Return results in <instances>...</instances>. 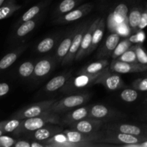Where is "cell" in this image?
<instances>
[{"label": "cell", "mask_w": 147, "mask_h": 147, "mask_svg": "<svg viewBox=\"0 0 147 147\" xmlns=\"http://www.w3.org/2000/svg\"><path fill=\"white\" fill-rule=\"evenodd\" d=\"M61 118L57 113H47L36 117L22 120L19 127L13 132L16 136L25 135L48 124H60Z\"/></svg>", "instance_id": "cell-1"}, {"label": "cell", "mask_w": 147, "mask_h": 147, "mask_svg": "<svg viewBox=\"0 0 147 147\" xmlns=\"http://www.w3.org/2000/svg\"><path fill=\"white\" fill-rule=\"evenodd\" d=\"M90 98V94L82 93L70 95L60 100H57L50 109V113H63L86 104Z\"/></svg>", "instance_id": "cell-2"}, {"label": "cell", "mask_w": 147, "mask_h": 147, "mask_svg": "<svg viewBox=\"0 0 147 147\" xmlns=\"http://www.w3.org/2000/svg\"><path fill=\"white\" fill-rule=\"evenodd\" d=\"M103 72L96 74L78 73L73 77L71 76L64 87L61 89V92L67 94H71V93H76L82 89L90 87L96 84V80Z\"/></svg>", "instance_id": "cell-3"}, {"label": "cell", "mask_w": 147, "mask_h": 147, "mask_svg": "<svg viewBox=\"0 0 147 147\" xmlns=\"http://www.w3.org/2000/svg\"><path fill=\"white\" fill-rule=\"evenodd\" d=\"M56 100H57L55 99L42 100V101L37 102V103L24 106L13 113L12 116H11V119L23 120V119H29V118L41 116L45 113H50V109Z\"/></svg>", "instance_id": "cell-4"}, {"label": "cell", "mask_w": 147, "mask_h": 147, "mask_svg": "<svg viewBox=\"0 0 147 147\" xmlns=\"http://www.w3.org/2000/svg\"><path fill=\"white\" fill-rule=\"evenodd\" d=\"M146 140H147L146 136H135V135L106 130V134L103 135L100 143L112 145V146L113 144L119 146V145L138 144Z\"/></svg>", "instance_id": "cell-5"}, {"label": "cell", "mask_w": 147, "mask_h": 147, "mask_svg": "<svg viewBox=\"0 0 147 147\" xmlns=\"http://www.w3.org/2000/svg\"><path fill=\"white\" fill-rule=\"evenodd\" d=\"M122 116H124V115L115 109L107 107L104 105L95 104L90 106L88 118L103 121L105 123V122L113 121L121 119Z\"/></svg>", "instance_id": "cell-6"}, {"label": "cell", "mask_w": 147, "mask_h": 147, "mask_svg": "<svg viewBox=\"0 0 147 147\" xmlns=\"http://www.w3.org/2000/svg\"><path fill=\"white\" fill-rule=\"evenodd\" d=\"M89 25L90 24L88 22H83L77 27V30H76V32L73 39L70 50L65 57L61 62V65L63 66L67 65L75 60L79 48L80 47V45H81L83 35L87 31Z\"/></svg>", "instance_id": "cell-7"}, {"label": "cell", "mask_w": 147, "mask_h": 147, "mask_svg": "<svg viewBox=\"0 0 147 147\" xmlns=\"http://www.w3.org/2000/svg\"><path fill=\"white\" fill-rule=\"evenodd\" d=\"M96 84H101L107 90L111 91L119 90L125 88V83L119 73L111 71L109 67L102 73L97 79Z\"/></svg>", "instance_id": "cell-8"}, {"label": "cell", "mask_w": 147, "mask_h": 147, "mask_svg": "<svg viewBox=\"0 0 147 147\" xmlns=\"http://www.w3.org/2000/svg\"><path fill=\"white\" fill-rule=\"evenodd\" d=\"M129 7L125 3H120L114 9L108 18V25L111 31L116 32L117 28L121 24L126 22L128 19Z\"/></svg>", "instance_id": "cell-9"}, {"label": "cell", "mask_w": 147, "mask_h": 147, "mask_svg": "<svg viewBox=\"0 0 147 147\" xmlns=\"http://www.w3.org/2000/svg\"><path fill=\"white\" fill-rule=\"evenodd\" d=\"M70 142L76 143H100L103 134L100 132L94 134L82 133L73 129L63 131Z\"/></svg>", "instance_id": "cell-10"}, {"label": "cell", "mask_w": 147, "mask_h": 147, "mask_svg": "<svg viewBox=\"0 0 147 147\" xmlns=\"http://www.w3.org/2000/svg\"><path fill=\"white\" fill-rule=\"evenodd\" d=\"M93 4L92 3H86L77 8H75L74 9L64 15L58 17L55 20V22L57 24H67V23L73 22L87 15L93 9Z\"/></svg>", "instance_id": "cell-11"}, {"label": "cell", "mask_w": 147, "mask_h": 147, "mask_svg": "<svg viewBox=\"0 0 147 147\" xmlns=\"http://www.w3.org/2000/svg\"><path fill=\"white\" fill-rule=\"evenodd\" d=\"M106 130L113 131L121 132L128 134L135 135V136H142L147 137V129H142L139 126L134 124L126 123H116L109 121L105 125Z\"/></svg>", "instance_id": "cell-12"}, {"label": "cell", "mask_w": 147, "mask_h": 147, "mask_svg": "<svg viewBox=\"0 0 147 147\" xmlns=\"http://www.w3.org/2000/svg\"><path fill=\"white\" fill-rule=\"evenodd\" d=\"M109 68L111 71L120 73H134L146 71L147 65L142 63H131L119 61L118 60H113L109 65Z\"/></svg>", "instance_id": "cell-13"}, {"label": "cell", "mask_w": 147, "mask_h": 147, "mask_svg": "<svg viewBox=\"0 0 147 147\" xmlns=\"http://www.w3.org/2000/svg\"><path fill=\"white\" fill-rule=\"evenodd\" d=\"M103 123L104 122L103 121L86 118V119L73 123L69 126H70V129L78 131L82 133L94 134L100 132Z\"/></svg>", "instance_id": "cell-14"}, {"label": "cell", "mask_w": 147, "mask_h": 147, "mask_svg": "<svg viewBox=\"0 0 147 147\" xmlns=\"http://www.w3.org/2000/svg\"><path fill=\"white\" fill-rule=\"evenodd\" d=\"M57 62L55 57H47L41 59L35 63L34 73L31 78L32 80H40L48 76L54 69Z\"/></svg>", "instance_id": "cell-15"}, {"label": "cell", "mask_w": 147, "mask_h": 147, "mask_svg": "<svg viewBox=\"0 0 147 147\" xmlns=\"http://www.w3.org/2000/svg\"><path fill=\"white\" fill-rule=\"evenodd\" d=\"M55 124H48L45 126L34 131L26 134L27 139L32 141H37V142H44L50 138L53 137L56 134L63 131V129L60 126H55Z\"/></svg>", "instance_id": "cell-16"}, {"label": "cell", "mask_w": 147, "mask_h": 147, "mask_svg": "<svg viewBox=\"0 0 147 147\" xmlns=\"http://www.w3.org/2000/svg\"><path fill=\"white\" fill-rule=\"evenodd\" d=\"M100 20V17H98L96 20H95L93 22L90 23V24L89 25L87 31L86 32V33L83 35V40H82L81 42V45H80V47L79 48L78 52L76 59H75L76 61H78V60H81L82 58L87 56V53L88 51L89 48H90V45H91L93 32H94L95 29L97 27Z\"/></svg>", "instance_id": "cell-17"}, {"label": "cell", "mask_w": 147, "mask_h": 147, "mask_svg": "<svg viewBox=\"0 0 147 147\" xmlns=\"http://www.w3.org/2000/svg\"><path fill=\"white\" fill-rule=\"evenodd\" d=\"M121 36L118 32H112L107 37L104 43L100 46L96 57L98 59H104L111 56L112 53L120 42Z\"/></svg>", "instance_id": "cell-18"}, {"label": "cell", "mask_w": 147, "mask_h": 147, "mask_svg": "<svg viewBox=\"0 0 147 147\" xmlns=\"http://www.w3.org/2000/svg\"><path fill=\"white\" fill-rule=\"evenodd\" d=\"M89 109L90 106H82L73 109L61 118L60 124L70 126L76 122L86 119L88 116Z\"/></svg>", "instance_id": "cell-19"}, {"label": "cell", "mask_w": 147, "mask_h": 147, "mask_svg": "<svg viewBox=\"0 0 147 147\" xmlns=\"http://www.w3.org/2000/svg\"><path fill=\"white\" fill-rule=\"evenodd\" d=\"M27 47V45H23L19 46L14 50H11L9 53L6 54L0 60V73L7 70L11 65H12L15 63V61H17L19 57L24 53Z\"/></svg>", "instance_id": "cell-20"}, {"label": "cell", "mask_w": 147, "mask_h": 147, "mask_svg": "<svg viewBox=\"0 0 147 147\" xmlns=\"http://www.w3.org/2000/svg\"><path fill=\"white\" fill-rule=\"evenodd\" d=\"M72 76L71 71L68 73L58 75L49 80L44 87V91L47 93H53L62 89Z\"/></svg>", "instance_id": "cell-21"}, {"label": "cell", "mask_w": 147, "mask_h": 147, "mask_svg": "<svg viewBox=\"0 0 147 147\" xmlns=\"http://www.w3.org/2000/svg\"><path fill=\"white\" fill-rule=\"evenodd\" d=\"M76 30H77V28L69 32L68 34H67L65 37L59 44L57 50H56L55 57L56 58V60H57V61L62 62V60L67 55L69 50H70L72 42H73V39L76 32Z\"/></svg>", "instance_id": "cell-22"}, {"label": "cell", "mask_w": 147, "mask_h": 147, "mask_svg": "<svg viewBox=\"0 0 147 147\" xmlns=\"http://www.w3.org/2000/svg\"><path fill=\"white\" fill-rule=\"evenodd\" d=\"M39 21V17L37 16L32 20H28L24 22H22L17 27V30L14 32L13 39L15 40H21L25 37L28 34H30L33 30L36 27Z\"/></svg>", "instance_id": "cell-23"}, {"label": "cell", "mask_w": 147, "mask_h": 147, "mask_svg": "<svg viewBox=\"0 0 147 147\" xmlns=\"http://www.w3.org/2000/svg\"><path fill=\"white\" fill-rule=\"evenodd\" d=\"M109 60L106 59H98L97 61L89 63L87 65L84 66L81 70H79L78 73H87V74H96L103 72L109 67Z\"/></svg>", "instance_id": "cell-24"}, {"label": "cell", "mask_w": 147, "mask_h": 147, "mask_svg": "<svg viewBox=\"0 0 147 147\" xmlns=\"http://www.w3.org/2000/svg\"><path fill=\"white\" fill-rule=\"evenodd\" d=\"M105 27H106V20H105L104 17H100V21H99L97 27L95 29L94 32H93L91 45H90V48L87 53V55H88L92 52L94 51L96 47L100 44L102 39H103V34H104Z\"/></svg>", "instance_id": "cell-25"}, {"label": "cell", "mask_w": 147, "mask_h": 147, "mask_svg": "<svg viewBox=\"0 0 147 147\" xmlns=\"http://www.w3.org/2000/svg\"><path fill=\"white\" fill-rule=\"evenodd\" d=\"M47 4V1H42V2L38 3L37 4H35V5L30 7V8L27 11H26L22 15V17L19 19L17 22L16 23L15 27H17V26H19L22 22H24L26 21H28V20H32V19L37 17V16H38V14L41 12L42 10L44 9V7H45V5Z\"/></svg>", "instance_id": "cell-26"}, {"label": "cell", "mask_w": 147, "mask_h": 147, "mask_svg": "<svg viewBox=\"0 0 147 147\" xmlns=\"http://www.w3.org/2000/svg\"><path fill=\"white\" fill-rule=\"evenodd\" d=\"M143 9V6H135L132 7L129 11V14H128V22L132 31L136 32L139 30V25Z\"/></svg>", "instance_id": "cell-27"}, {"label": "cell", "mask_w": 147, "mask_h": 147, "mask_svg": "<svg viewBox=\"0 0 147 147\" xmlns=\"http://www.w3.org/2000/svg\"><path fill=\"white\" fill-rule=\"evenodd\" d=\"M21 8L22 5L17 4L15 0H7L0 7V20L10 17Z\"/></svg>", "instance_id": "cell-28"}, {"label": "cell", "mask_w": 147, "mask_h": 147, "mask_svg": "<svg viewBox=\"0 0 147 147\" xmlns=\"http://www.w3.org/2000/svg\"><path fill=\"white\" fill-rule=\"evenodd\" d=\"M57 40H58V37H55V36H50V37H45L37 45L36 51L42 54L51 51L55 46Z\"/></svg>", "instance_id": "cell-29"}, {"label": "cell", "mask_w": 147, "mask_h": 147, "mask_svg": "<svg viewBox=\"0 0 147 147\" xmlns=\"http://www.w3.org/2000/svg\"><path fill=\"white\" fill-rule=\"evenodd\" d=\"M81 1V0H63L59 3L55 9V16L60 17L72 11L76 6Z\"/></svg>", "instance_id": "cell-30"}, {"label": "cell", "mask_w": 147, "mask_h": 147, "mask_svg": "<svg viewBox=\"0 0 147 147\" xmlns=\"http://www.w3.org/2000/svg\"><path fill=\"white\" fill-rule=\"evenodd\" d=\"M68 142L69 140L65 134L62 131L56 134L53 137L42 142L47 144L48 147H65Z\"/></svg>", "instance_id": "cell-31"}, {"label": "cell", "mask_w": 147, "mask_h": 147, "mask_svg": "<svg viewBox=\"0 0 147 147\" xmlns=\"http://www.w3.org/2000/svg\"><path fill=\"white\" fill-rule=\"evenodd\" d=\"M35 63L32 61H25L22 63L18 68V74L22 78H31L34 73Z\"/></svg>", "instance_id": "cell-32"}, {"label": "cell", "mask_w": 147, "mask_h": 147, "mask_svg": "<svg viewBox=\"0 0 147 147\" xmlns=\"http://www.w3.org/2000/svg\"><path fill=\"white\" fill-rule=\"evenodd\" d=\"M132 45H133V43L129 40V38L123 39V40L118 43L117 46L112 53L111 57L113 58V60H116L118 57H120L122 54H123L126 50H129Z\"/></svg>", "instance_id": "cell-33"}, {"label": "cell", "mask_w": 147, "mask_h": 147, "mask_svg": "<svg viewBox=\"0 0 147 147\" xmlns=\"http://www.w3.org/2000/svg\"><path fill=\"white\" fill-rule=\"evenodd\" d=\"M21 122L22 120L17 119L3 121L0 122V129L4 133H13L19 127Z\"/></svg>", "instance_id": "cell-34"}, {"label": "cell", "mask_w": 147, "mask_h": 147, "mask_svg": "<svg viewBox=\"0 0 147 147\" xmlns=\"http://www.w3.org/2000/svg\"><path fill=\"white\" fill-rule=\"evenodd\" d=\"M120 97L123 101L127 103H132L135 101L139 97L137 90L135 88H124L120 94Z\"/></svg>", "instance_id": "cell-35"}, {"label": "cell", "mask_w": 147, "mask_h": 147, "mask_svg": "<svg viewBox=\"0 0 147 147\" xmlns=\"http://www.w3.org/2000/svg\"><path fill=\"white\" fill-rule=\"evenodd\" d=\"M116 60L119 61L125 62V63H137L138 62L137 57H136V52L133 47H131L128 50H126L123 54H122L120 57H118Z\"/></svg>", "instance_id": "cell-36"}, {"label": "cell", "mask_w": 147, "mask_h": 147, "mask_svg": "<svg viewBox=\"0 0 147 147\" xmlns=\"http://www.w3.org/2000/svg\"><path fill=\"white\" fill-rule=\"evenodd\" d=\"M132 47L136 52L138 62L142 64L147 65V52L142 46V44H135Z\"/></svg>", "instance_id": "cell-37"}, {"label": "cell", "mask_w": 147, "mask_h": 147, "mask_svg": "<svg viewBox=\"0 0 147 147\" xmlns=\"http://www.w3.org/2000/svg\"><path fill=\"white\" fill-rule=\"evenodd\" d=\"M128 38L133 44H143L146 40V34L143 30H139L135 34L130 35Z\"/></svg>", "instance_id": "cell-38"}, {"label": "cell", "mask_w": 147, "mask_h": 147, "mask_svg": "<svg viewBox=\"0 0 147 147\" xmlns=\"http://www.w3.org/2000/svg\"><path fill=\"white\" fill-rule=\"evenodd\" d=\"M132 86L139 91H147V76L143 78L136 79L133 82Z\"/></svg>", "instance_id": "cell-39"}, {"label": "cell", "mask_w": 147, "mask_h": 147, "mask_svg": "<svg viewBox=\"0 0 147 147\" xmlns=\"http://www.w3.org/2000/svg\"><path fill=\"white\" fill-rule=\"evenodd\" d=\"M16 141L8 136H0V147H11L14 146Z\"/></svg>", "instance_id": "cell-40"}, {"label": "cell", "mask_w": 147, "mask_h": 147, "mask_svg": "<svg viewBox=\"0 0 147 147\" xmlns=\"http://www.w3.org/2000/svg\"><path fill=\"white\" fill-rule=\"evenodd\" d=\"M131 28L130 27H128L126 24V22H123L117 28L116 32L119 33L120 36H123V37H126V36L129 35L131 33Z\"/></svg>", "instance_id": "cell-41"}, {"label": "cell", "mask_w": 147, "mask_h": 147, "mask_svg": "<svg viewBox=\"0 0 147 147\" xmlns=\"http://www.w3.org/2000/svg\"><path fill=\"white\" fill-rule=\"evenodd\" d=\"M147 27V1L144 7L143 11L142 14L140 23L139 25V30H144Z\"/></svg>", "instance_id": "cell-42"}, {"label": "cell", "mask_w": 147, "mask_h": 147, "mask_svg": "<svg viewBox=\"0 0 147 147\" xmlns=\"http://www.w3.org/2000/svg\"><path fill=\"white\" fill-rule=\"evenodd\" d=\"M9 86L6 83H0V98L6 96L9 91Z\"/></svg>", "instance_id": "cell-43"}, {"label": "cell", "mask_w": 147, "mask_h": 147, "mask_svg": "<svg viewBox=\"0 0 147 147\" xmlns=\"http://www.w3.org/2000/svg\"><path fill=\"white\" fill-rule=\"evenodd\" d=\"M14 147H31V142L27 140H17L14 143Z\"/></svg>", "instance_id": "cell-44"}, {"label": "cell", "mask_w": 147, "mask_h": 147, "mask_svg": "<svg viewBox=\"0 0 147 147\" xmlns=\"http://www.w3.org/2000/svg\"><path fill=\"white\" fill-rule=\"evenodd\" d=\"M120 146L123 147H147V140L144 141V142H140L138 144H123L119 145Z\"/></svg>", "instance_id": "cell-45"}, {"label": "cell", "mask_w": 147, "mask_h": 147, "mask_svg": "<svg viewBox=\"0 0 147 147\" xmlns=\"http://www.w3.org/2000/svg\"><path fill=\"white\" fill-rule=\"evenodd\" d=\"M6 1H7V0H0V7H1V5H3Z\"/></svg>", "instance_id": "cell-46"}, {"label": "cell", "mask_w": 147, "mask_h": 147, "mask_svg": "<svg viewBox=\"0 0 147 147\" xmlns=\"http://www.w3.org/2000/svg\"><path fill=\"white\" fill-rule=\"evenodd\" d=\"M3 134H4V132H3L2 131H1V129H0V136H1V135H3Z\"/></svg>", "instance_id": "cell-47"}, {"label": "cell", "mask_w": 147, "mask_h": 147, "mask_svg": "<svg viewBox=\"0 0 147 147\" xmlns=\"http://www.w3.org/2000/svg\"><path fill=\"white\" fill-rule=\"evenodd\" d=\"M146 103H147V98H146Z\"/></svg>", "instance_id": "cell-48"}]
</instances>
